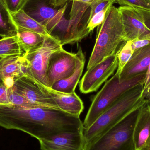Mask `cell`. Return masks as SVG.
<instances>
[{"instance_id":"obj_1","label":"cell","mask_w":150,"mask_h":150,"mask_svg":"<svg viewBox=\"0 0 150 150\" xmlns=\"http://www.w3.org/2000/svg\"><path fill=\"white\" fill-rule=\"evenodd\" d=\"M0 126L23 131L38 141L84 129L79 116L59 109L15 105H0Z\"/></svg>"},{"instance_id":"obj_2","label":"cell","mask_w":150,"mask_h":150,"mask_svg":"<svg viewBox=\"0 0 150 150\" xmlns=\"http://www.w3.org/2000/svg\"><path fill=\"white\" fill-rule=\"evenodd\" d=\"M144 84H139L126 92L108 110L101 115L89 128L85 129V144L102 134L120 122L146 100L143 96Z\"/></svg>"},{"instance_id":"obj_3","label":"cell","mask_w":150,"mask_h":150,"mask_svg":"<svg viewBox=\"0 0 150 150\" xmlns=\"http://www.w3.org/2000/svg\"><path fill=\"white\" fill-rule=\"evenodd\" d=\"M126 42L121 16L112 5L101 25L87 66V69L116 53L121 43Z\"/></svg>"},{"instance_id":"obj_4","label":"cell","mask_w":150,"mask_h":150,"mask_svg":"<svg viewBox=\"0 0 150 150\" xmlns=\"http://www.w3.org/2000/svg\"><path fill=\"white\" fill-rule=\"evenodd\" d=\"M145 75H139L120 82V76L116 72L110 79L106 81L104 86L93 99L83 122L84 129L91 127L126 92L139 84H144Z\"/></svg>"},{"instance_id":"obj_5","label":"cell","mask_w":150,"mask_h":150,"mask_svg":"<svg viewBox=\"0 0 150 150\" xmlns=\"http://www.w3.org/2000/svg\"><path fill=\"white\" fill-rule=\"evenodd\" d=\"M67 5L56 9L45 4L44 0H26L22 10L45 26L63 46L69 44V21L64 17Z\"/></svg>"},{"instance_id":"obj_6","label":"cell","mask_w":150,"mask_h":150,"mask_svg":"<svg viewBox=\"0 0 150 150\" xmlns=\"http://www.w3.org/2000/svg\"><path fill=\"white\" fill-rule=\"evenodd\" d=\"M142 106L134 110L112 127L85 144L83 150H136L134 129Z\"/></svg>"},{"instance_id":"obj_7","label":"cell","mask_w":150,"mask_h":150,"mask_svg":"<svg viewBox=\"0 0 150 150\" xmlns=\"http://www.w3.org/2000/svg\"><path fill=\"white\" fill-rule=\"evenodd\" d=\"M62 47L54 37H45L38 48L23 55L26 66L25 74L47 86L46 72L48 61L54 52Z\"/></svg>"},{"instance_id":"obj_8","label":"cell","mask_w":150,"mask_h":150,"mask_svg":"<svg viewBox=\"0 0 150 150\" xmlns=\"http://www.w3.org/2000/svg\"><path fill=\"white\" fill-rule=\"evenodd\" d=\"M118 9L126 41L135 39L150 40V11L125 6Z\"/></svg>"},{"instance_id":"obj_9","label":"cell","mask_w":150,"mask_h":150,"mask_svg":"<svg viewBox=\"0 0 150 150\" xmlns=\"http://www.w3.org/2000/svg\"><path fill=\"white\" fill-rule=\"evenodd\" d=\"M117 54H112L87 69L79 83V90L87 94L96 91L117 69Z\"/></svg>"},{"instance_id":"obj_10","label":"cell","mask_w":150,"mask_h":150,"mask_svg":"<svg viewBox=\"0 0 150 150\" xmlns=\"http://www.w3.org/2000/svg\"><path fill=\"white\" fill-rule=\"evenodd\" d=\"M76 53L69 52L64 48L55 51L51 55L47 67V86L51 87L57 81L66 79L74 72L76 67Z\"/></svg>"},{"instance_id":"obj_11","label":"cell","mask_w":150,"mask_h":150,"mask_svg":"<svg viewBox=\"0 0 150 150\" xmlns=\"http://www.w3.org/2000/svg\"><path fill=\"white\" fill-rule=\"evenodd\" d=\"M94 0H49V4L54 8L62 7L69 1H72L69 14V43L73 44L82 40L90 33L86 26L82 24L83 16Z\"/></svg>"},{"instance_id":"obj_12","label":"cell","mask_w":150,"mask_h":150,"mask_svg":"<svg viewBox=\"0 0 150 150\" xmlns=\"http://www.w3.org/2000/svg\"><path fill=\"white\" fill-rule=\"evenodd\" d=\"M11 88L33 103L60 110L51 96L43 89L40 82L30 75L25 74L18 78Z\"/></svg>"},{"instance_id":"obj_13","label":"cell","mask_w":150,"mask_h":150,"mask_svg":"<svg viewBox=\"0 0 150 150\" xmlns=\"http://www.w3.org/2000/svg\"><path fill=\"white\" fill-rule=\"evenodd\" d=\"M39 142L40 150H83L85 144L83 132L64 133Z\"/></svg>"},{"instance_id":"obj_14","label":"cell","mask_w":150,"mask_h":150,"mask_svg":"<svg viewBox=\"0 0 150 150\" xmlns=\"http://www.w3.org/2000/svg\"><path fill=\"white\" fill-rule=\"evenodd\" d=\"M150 62V45L134 51L120 75V82L146 74Z\"/></svg>"},{"instance_id":"obj_15","label":"cell","mask_w":150,"mask_h":150,"mask_svg":"<svg viewBox=\"0 0 150 150\" xmlns=\"http://www.w3.org/2000/svg\"><path fill=\"white\" fill-rule=\"evenodd\" d=\"M134 140L136 150H150V102L142 106L135 126Z\"/></svg>"},{"instance_id":"obj_16","label":"cell","mask_w":150,"mask_h":150,"mask_svg":"<svg viewBox=\"0 0 150 150\" xmlns=\"http://www.w3.org/2000/svg\"><path fill=\"white\" fill-rule=\"evenodd\" d=\"M26 66L23 55H14L0 59V74L2 83L8 89L15 81L25 74Z\"/></svg>"},{"instance_id":"obj_17","label":"cell","mask_w":150,"mask_h":150,"mask_svg":"<svg viewBox=\"0 0 150 150\" xmlns=\"http://www.w3.org/2000/svg\"><path fill=\"white\" fill-rule=\"evenodd\" d=\"M40 83L43 89L51 96L62 111L79 116L83 111V103L76 92L65 93L56 91Z\"/></svg>"},{"instance_id":"obj_18","label":"cell","mask_w":150,"mask_h":150,"mask_svg":"<svg viewBox=\"0 0 150 150\" xmlns=\"http://www.w3.org/2000/svg\"><path fill=\"white\" fill-rule=\"evenodd\" d=\"M78 47V51L76 53V67L74 74L66 79L57 81L51 87L52 89L65 93L75 92V89L83 74L86 62L85 56L82 47L79 45Z\"/></svg>"},{"instance_id":"obj_19","label":"cell","mask_w":150,"mask_h":150,"mask_svg":"<svg viewBox=\"0 0 150 150\" xmlns=\"http://www.w3.org/2000/svg\"><path fill=\"white\" fill-rule=\"evenodd\" d=\"M11 15L17 27L34 32L45 37H53L45 26L28 16L23 10Z\"/></svg>"},{"instance_id":"obj_20","label":"cell","mask_w":150,"mask_h":150,"mask_svg":"<svg viewBox=\"0 0 150 150\" xmlns=\"http://www.w3.org/2000/svg\"><path fill=\"white\" fill-rule=\"evenodd\" d=\"M17 36L24 54L38 48L45 38L37 33L19 27H18Z\"/></svg>"},{"instance_id":"obj_21","label":"cell","mask_w":150,"mask_h":150,"mask_svg":"<svg viewBox=\"0 0 150 150\" xmlns=\"http://www.w3.org/2000/svg\"><path fill=\"white\" fill-rule=\"evenodd\" d=\"M18 27L11 14L2 0H0V37L2 38L17 35Z\"/></svg>"},{"instance_id":"obj_22","label":"cell","mask_w":150,"mask_h":150,"mask_svg":"<svg viewBox=\"0 0 150 150\" xmlns=\"http://www.w3.org/2000/svg\"><path fill=\"white\" fill-rule=\"evenodd\" d=\"M24 54L17 36L0 39V59L14 55L22 56Z\"/></svg>"},{"instance_id":"obj_23","label":"cell","mask_w":150,"mask_h":150,"mask_svg":"<svg viewBox=\"0 0 150 150\" xmlns=\"http://www.w3.org/2000/svg\"><path fill=\"white\" fill-rule=\"evenodd\" d=\"M134 52L131 45V41L124 42L121 45L120 49L116 52L118 61V68L116 72L119 74V76L132 57Z\"/></svg>"},{"instance_id":"obj_24","label":"cell","mask_w":150,"mask_h":150,"mask_svg":"<svg viewBox=\"0 0 150 150\" xmlns=\"http://www.w3.org/2000/svg\"><path fill=\"white\" fill-rule=\"evenodd\" d=\"M8 98L10 105L32 107H46L39 104L33 103L14 91L12 88L8 89Z\"/></svg>"},{"instance_id":"obj_25","label":"cell","mask_w":150,"mask_h":150,"mask_svg":"<svg viewBox=\"0 0 150 150\" xmlns=\"http://www.w3.org/2000/svg\"><path fill=\"white\" fill-rule=\"evenodd\" d=\"M112 5L94 15L87 22L86 29L89 33L93 31L96 27L102 24L105 18L108 11Z\"/></svg>"},{"instance_id":"obj_26","label":"cell","mask_w":150,"mask_h":150,"mask_svg":"<svg viewBox=\"0 0 150 150\" xmlns=\"http://www.w3.org/2000/svg\"><path fill=\"white\" fill-rule=\"evenodd\" d=\"M115 2V0H94L90 6L91 12L87 23L94 15L113 5Z\"/></svg>"},{"instance_id":"obj_27","label":"cell","mask_w":150,"mask_h":150,"mask_svg":"<svg viewBox=\"0 0 150 150\" xmlns=\"http://www.w3.org/2000/svg\"><path fill=\"white\" fill-rule=\"evenodd\" d=\"M121 6H129L133 8L150 11V0H115Z\"/></svg>"},{"instance_id":"obj_28","label":"cell","mask_w":150,"mask_h":150,"mask_svg":"<svg viewBox=\"0 0 150 150\" xmlns=\"http://www.w3.org/2000/svg\"><path fill=\"white\" fill-rule=\"evenodd\" d=\"M11 14L22 9L26 0H2Z\"/></svg>"},{"instance_id":"obj_29","label":"cell","mask_w":150,"mask_h":150,"mask_svg":"<svg viewBox=\"0 0 150 150\" xmlns=\"http://www.w3.org/2000/svg\"><path fill=\"white\" fill-rule=\"evenodd\" d=\"M0 105H10L8 89L3 83L0 84Z\"/></svg>"},{"instance_id":"obj_30","label":"cell","mask_w":150,"mask_h":150,"mask_svg":"<svg viewBox=\"0 0 150 150\" xmlns=\"http://www.w3.org/2000/svg\"><path fill=\"white\" fill-rule=\"evenodd\" d=\"M150 45V40H147L135 39L131 41V45L134 51Z\"/></svg>"},{"instance_id":"obj_31","label":"cell","mask_w":150,"mask_h":150,"mask_svg":"<svg viewBox=\"0 0 150 150\" xmlns=\"http://www.w3.org/2000/svg\"><path fill=\"white\" fill-rule=\"evenodd\" d=\"M150 90V62L148 70L145 75L144 84V92L143 93V97L149 92Z\"/></svg>"},{"instance_id":"obj_32","label":"cell","mask_w":150,"mask_h":150,"mask_svg":"<svg viewBox=\"0 0 150 150\" xmlns=\"http://www.w3.org/2000/svg\"><path fill=\"white\" fill-rule=\"evenodd\" d=\"M144 98L145 100H148L150 102V90L149 91V92L144 97Z\"/></svg>"},{"instance_id":"obj_33","label":"cell","mask_w":150,"mask_h":150,"mask_svg":"<svg viewBox=\"0 0 150 150\" xmlns=\"http://www.w3.org/2000/svg\"><path fill=\"white\" fill-rule=\"evenodd\" d=\"M2 83V80L1 78V74H0V84Z\"/></svg>"},{"instance_id":"obj_34","label":"cell","mask_w":150,"mask_h":150,"mask_svg":"<svg viewBox=\"0 0 150 150\" xmlns=\"http://www.w3.org/2000/svg\"></svg>"}]
</instances>
